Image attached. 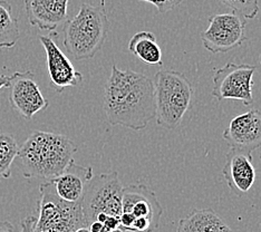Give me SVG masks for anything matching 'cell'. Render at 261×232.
I'll use <instances>...</instances> for the list:
<instances>
[{
	"label": "cell",
	"mask_w": 261,
	"mask_h": 232,
	"mask_svg": "<svg viewBox=\"0 0 261 232\" xmlns=\"http://www.w3.org/2000/svg\"><path fill=\"white\" fill-rule=\"evenodd\" d=\"M234 13L240 14L246 19H252L259 13L258 0H220Z\"/></svg>",
	"instance_id": "20"
},
{
	"label": "cell",
	"mask_w": 261,
	"mask_h": 232,
	"mask_svg": "<svg viewBox=\"0 0 261 232\" xmlns=\"http://www.w3.org/2000/svg\"><path fill=\"white\" fill-rule=\"evenodd\" d=\"M222 174L231 192L242 196L248 193L256 181V170L252 163V156L248 153L231 150L227 156Z\"/></svg>",
	"instance_id": "13"
},
{
	"label": "cell",
	"mask_w": 261,
	"mask_h": 232,
	"mask_svg": "<svg viewBox=\"0 0 261 232\" xmlns=\"http://www.w3.org/2000/svg\"><path fill=\"white\" fill-rule=\"evenodd\" d=\"M39 40L46 53L47 69L50 86L57 93L68 87H75L83 82V75L77 71L70 59L65 55L49 36H39Z\"/></svg>",
	"instance_id": "11"
},
{
	"label": "cell",
	"mask_w": 261,
	"mask_h": 232,
	"mask_svg": "<svg viewBox=\"0 0 261 232\" xmlns=\"http://www.w3.org/2000/svg\"><path fill=\"white\" fill-rule=\"evenodd\" d=\"M92 177V166L79 165L73 160L63 173L49 182L54 187L56 194L62 200L69 202V203H77L82 201L85 188Z\"/></svg>",
	"instance_id": "15"
},
{
	"label": "cell",
	"mask_w": 261,
	"mask_h": 232,
	"mask_svg": "<svg viewBox=\"0 0 261 232\" xmlns=\"http://www.w3.org/2000/svg\"><path fill=\"white\" fill-rule=\"evenodd\" d=\"M77 150L76 143L67 136L35 131L19 147L16 159L25 177L50 181L63 173Z\"/></svg>",
	"instance_id": "2"
},
{
	"label": "cell",
	"mask_w": 261,
	"mask_h": 232,
	"mask_svg": "<svg viewBox=\"0 0 261 232\" xmlns=\"http://www.w3.org/2000/svg\"><path fill=\"white\" fill-rule=\"evenodd\" d=\"M82 227H86V223L81 202L64 201L56 194L49 181L41 183L34 232H74Z\"/></svg>",
	"instance_id": "5"
},
{
	"label": "cell",
	"mask_w": 261,
	"mask_h": 232,
	"mask_svg": "<svg viewBox=\"0 0 261 232\" xmlns=\"http://www.w3.org/2000/svg\"><path fill=\"white\" fill-rule=\"evenodd\" d=\"M104 111L111 125L144 130L155 118L153 81L134 70H121L112 65L104 88Z\"/></svg>",
	"instance_id": "1"
},
{
	"label": "cell",
	"mask_w": 261,
	"mask_h": 232,
	"mask_svg": "<svg viewBox=\"0 0 261 232\" xmlns=\"http://www.w3.org/2000/svg\"><path fill=\"white\" fill-rule=\"evenodd\" d=\"M8 88L9 103L23 120H32L38 112L46 110L49 105L31 70L14 73Z\"/></svg>",
	"instance_id": "9"
},
{
	"label": "cell",
	"mask_w": 261,
	"mask_h": 232,
	"mask_svg": "<svg viewBox=\"0 0 261 232\" xmlns=\"http://www.w3.org/2000/svg\"><path fill=\"white\" fill-rule=\"evenodd\" d=\"M19 146L13 135L0 132V180L9 178L11 165L18 156Z\"/></svg>",
	"instance_id": "19"
},
{
	"label": "cell",
	"mask_w": 261,
	"mask_h": 232,
	"mask_svg": "<svg viewBox=\"0 0 261 232\" xmlns=\"http://www.w3.org/2000/svg\"><path fill=\"white\" fill-rule=\"evenodd\" d=\"M103 225H105V227H108L109 229H112V230H117V229H120V219L116 217L110 216V217H108V219H106V221Z\"/></svg>",
	"instance_id": "23"
},
{
	"label": "cell",
	"mask_w": 261,
	"mask_h": 232,
	"mask_svg": "<svg viewBox=\"0 0 261 232\" xmlns=\"http://www.w3.org/2000/svg\"><path fill=\"white\" fill-rule=\"evenodd\" d=\"M100 2V6H102V7H105V0H99Z\"/></svg>",
	"instance_id": "28"
},
{
	"label": "cell",
	"mask_w": 261,
	"mask_h": 232,
	"mask_svg": "<svg viewBox=\"0 0 261 232\" xmlns=\"http://www.w3.org/2000/svg\"><path fill=\"white\" fill-rule=\"evenodd\" d=\"M36 218L28 216L21 221V230L19 232H34V223ZM0 232H15L14 225L8 221H0Z\"/></svg>",
	"instance_id": "21"
},
{
	"label": "cell",
	"mask_w": 261,
	"mask_h": 232,
	"mask_svg": "<svg viewBox=\"0 0 261 232\" xmlns=\"http://www.w3.org/2000/svg\"><path fill=\"white\" fill-rule=\"evenodd\" d=\"M260 61H261V57H260Z\"/></svg>",
	"instance_id": "30"
},
{
	"label": "cell",
	"mask_w": 261,
	"mask_h": 232,
	"mask_svg": "<svg viewBox=\"0 0 261 232\" xmlns=\"http://www.w3.org/2000/svg\"><path fill=\"white\" fill-rule=\"evenodd\" d=\"M176 232H233L212 209H197L181 219Z\"/></svg>",
	"instance_id": "16"
},
{
	"label": "cell",
	"mask_w": 261,
	"mask_h": 232,
	"mask_svg": "<svg viewBox=\"0 0 261 232\" xmlns=\"http://www.w3.org/2000/svg\"><path fill=\"white\" fill-rule=\"evenodd\" d=\"M140 2H146L154 5L160 14H165L168 11L174 9L181 5L185 0H140Z\"/></svg>",
	"instance_id": "22"
},
{
	"label": "cell",
	"mask_w": 261,
	"mask_h": 232,
	"mask_svg": "<svg viewBox=\"0 0 261 232\" xmlns=\"http://www.w3.org/2000/svg\"><path fill=\"white\" fill-rule=\"evenodd\" d=\"M69 0H25L28 21L41 31L54 32L66 21Z\"/></svg>",
	"instance_id": "14"
},
{
	"label": "cell",
	"mask_w": 261,
	"mask_h": 232,
	"mask_svg": "<svg viewBox=\"0 0 261 232\" xmlns=\"http://www.w3.org/2000/svg\"><path fill=\"white\" fill-rule=\"evenodd\" d=\"M11 81V75H0V89L8 87Z\"/></svg>",
	"instance_id": "24"
},
{
	"label": "cell",
	"mask_w": 261,
	"mask_h": 232,
	"mask_svg": "<svg viewBox=\"0 0 261 232\" xmlns=\"http://www.w3.org/2000/svg\"><path fill=\"white\" fill-rule=\"evenodd\" d=\"M153 84L156 124L165 130L177 127L191 109L192 83L180 71L163 68L154 76Z\"/></svg>",
	"instance_id": "4"
},
{
	"label": "cell",
	"mask_w": 261,
	"mask_h": 232,
	"mask_svg": "<svg viewBox=\"0 0 261 232\" xmlns=\"http://www.w3.org/2000/svg\"><path fill=\"white\" fill-rule=\"evenodd\" d=\"M256 66L248 64L229 63L218 68L213 75L211 95L218 100H241L246 106L253 103L252 86Z\"/></svg>",
	"instance_id": "8"
},
{
	"label": "cell",
	"mask_w": 261,
	"mask_h": 232,
	"mask_svg": "<svg viewBox=\"0 0 261 232\" xmlns=\"http://www.w3.org/2000/svg\"><path fill=\"white\" fill-rule=\"evenodd\" d=\"M232 151L248 153L261 147V111L252 109L233 117L222 133Z\"/></svg>",
	"instance_id": "10"
},
{
	"label": "cell",
	"mask_w": 261,
	"mask_h": 232,
	"mask_svg": "<svg viewBox=\"0 0 261 232\" xmlns=\"http://www.w3.org/2000/svg\"><path fill=\"white\" fill-rule=\"evenodd\" d=\"M132 214L134 219L145 218L158 228L163 214V208L155 192L145 184H130L123 189L122 213Z\"/></svg>",
	"instance_id": "12"
},
{
	"label": "cell",
	"mask_w": 261,
	"mask_h": 232,
	"mask_svg": "<svg viewBox=\"0 0 261 232\" xmlns=\"http://www.w3.org/2000/svg\"><path fill=\"white\" fill-rule=\"evenodd\" d=\"M123 189L116 171L93 176L87 183L81 201L86 227L96 220L98 214L116 217L122 214Z\"/></svg>",
	"instance_id": "6"
},
{
	"label": "cell",
	"mask_w": 261,
	"mask_h": 232,
	"mask_svg": "<svg viewBox=\"0 0 261 232\" xmlns=\"http://www.w3.org/2000/svg\"><path fill=\"white\" fill-rule=\"evenodd\" d=\"M99 232H123L121 229H117V230H112V229H109L108 227H105V225H103V228L100 229Z\"/></svg>",
	"instance_id": "26"
},
{
	"label": "cell",
	"mask_w": 261,
	"mask_h": 232,
	"mask_svg": "<svg viewBox=\"0 0 261 232\" xmlns=\"http://www.w3.org/2000/svg\"><path fill=\"white\" fill-rule=\"evenodd\" d=\"M19 35L18 21L13 15L11 5L6 0H0V49L13 48Z\"/></svg>",
	"instance_id": "18"
},
{
	"label": "cell",
	"mask_w": 261,
	"mask_h": 232,
	"mask_svg": "<svg viewBox=\"0 0 261 232\" xmlns=\"http://www.w3.org/2000/svg\"><path fill=\"white\" fill-rule=\"evenodd\" d=\"M64 47L76 61L93 58L100 50L110 33L105 7L83 4L79 14L64 23Z\"/></svg>",
	"instance_id": "3"
},
{
	"label": "cell",
	"mask_w": 261,
	"mask_h": 232,
	"mask_svg": "<svg viewBox=\"0 0 261 232\" xmlns=\"http://www.w3.org/2000/svg\"><path fill=\"white\" fill-rule=\"evenodd\" d=\"M260 159H261V154H260Z\"/></svg>",
	"instance_id": "29"
},
{
	"label": "cell",
	"mask_w": 261,
	"mask_h": 232,
	"mask_svg": "<svg viewBox=\"0 0 261 232\" xmlns=\"http://www.w3.org/2000/svg\"><path fill=\"white\" fill-rule=\"evenodd\" d=\"M247 19L238 13L216 14L201 35L202 44L212 54H224L240 47L247 40Z\"/></svg>",
	"instance_id": "7"
},
{
	"label": "cell",
	"mask_w": 261,
	"mask_h": 232,
	"mask_svg": "<svg viewBox=\"0 0 261 232\" xmlns=\"http://www.w3.org/2000/svg\"><path fill=\"white\" fill-rule=\"evenodd\" d=\"M128 50L147 65H162V49L150 32L136 33L128 41Z\"/></svg>",
	"instance_id": "17"
},
{
	"label": "cell",
	"mask_w": 261,
	"mask_h": 232,
	"mask_svg": "<svg viewBox=\"0 0 261 232\" xmlns=\"http://www.w3.org/2000/svg\"><path fill=\"white\" fill-rule=\"evenodd\" d=\"M74 232H91V231H90V229H88L87 227H82V228L77 229V230L74 231Z\"/></svg>",
	"instance_id": "27"
},
{
	"label": "cell",
	"mask_w": 261,
	"mask_h": 232,
	"mask_svg": "<svg viewBox=\"0 0 261 232\" xmlns=\"http://www.w3.org/2000/svg\"><path fill=\"white\" fill-rule=\"evenodd\" d=\"M102 228H103V224L97 222V221H94L90 225H88V229H90L91 232H99Z\"/></svg>",
	"instance_id": "25"
}]
</instances>
